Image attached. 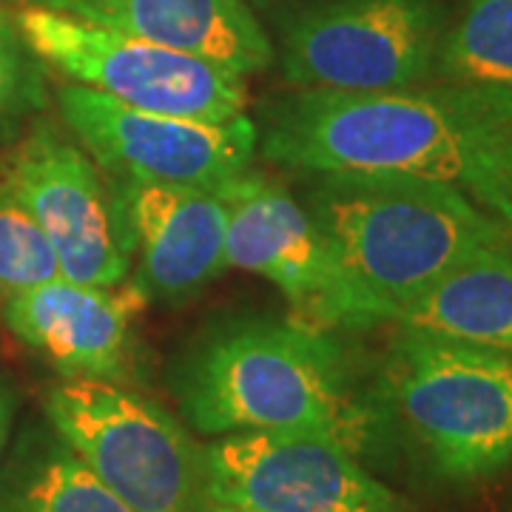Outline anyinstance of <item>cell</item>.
Here are the masks:
<instances>
[{
  "label": "cell",
  "mask_w": 512,
  "mask_h": 512,
  "mask_svg": "<svg viewBox=\"0 0 512 512\" xmlns=\"http://www.w3.org/2000/svg\"><path fill=\"white\" fill-rule=\"evenodd\" d=\"M148 296L128 276L120 285H86L57 276L0 302L3 325L60 379H100L137 387V316Z\"/></svg>",
  "instance_id": "cell-12"
},
{
  "label": "cell",
  "mask_w": 512,
  "mask_h": 512,
  "mask_svg": "<svg viewBox=\"0 0 512 512\" xmlns=\"http://www.w3.org/2000/svg\"><path fill=\"white\" fill-rule=\"evenodd\" d=\"M57 276L63 274L52 242L18 194L0 180V302Z\"/></svg>",
  "instance_id": "cell-19"
},
{
  "label": "cell",
  "mask_w": 512,
  "mask_h": 512,
  "mask_svg": "<svg viewBox=\"0 0 512 512\" xmlns=\"http://www.w3.org/2000/svg\"><path fill=\"white\" fill-rule=\"evenodd\" d=\"M20 390L9 376H0V461L6 456V447L12 439V427L18 419Z\"/></svg>",
  "instance_id": "cell-20"
},
{
  "label": "cell",
  "mask_w": 512,
  "mask_h": 512,
  "mask_svg": "<svg viewBox=\"0 0 512 512\" xmlns=\"http://www.w3.org/2000/svg\"><path fill=\"white\" fill-rule=\"evenodd\" d=\"M117 180V177H114ZM148 299L185 302L228 271L225 202L211 188L117 180Z\"/></svg>",
  "instance_id": "cell-13"
},
{
  "label": "cell",
  "mask_w": 512,
  "mask_h": 512,
  "mask_svg": "<svg viewBox=\"0 0 512 512\" xmlns=\"http://www.w3.org/2000/svg\"><path fill=\"white\" fill-rule=\"evenodd\" d=\"M433 80L512 92V0H464L447 20Z\"/></svg>",
  "instance_id": "cell-17"
},
{
  "label": "cell",
  "mask_w": 512,
  "mask_h": 512,
  "mask_svg": "<svg viewBox=\"0 0 512 512\" xmlns=\"http://www.w3.org/2000/svg\"><path fill=\"white\" fill-rule=\"evenodd\" d=\"M211 504L251 512H407L348 447L313 433H228L202 444Z\"/></svg>",
  "instance_id": "cell-10"
},
{
  "label": "cell",
  "mask_w": 512,
  "mask_h": 512,
  "mask_svg": "<svg viewBox=\"0 0 512 512\" xmlns=\"http://www.w3.org/2000/svg\"><path fill=\"white\" fill-rule=\"evenodd\" d=\"M103 29L205 57L248 77L274 63V43L245 0H26Z\"/></svg>",
  "instance_id": "cell-14"
},
{
  "label": "cell",
  "mask_w": 512,
  "mask_h": 512,
  "mask_svg": "<svg viewBox=\"0 0 512 512\" xmlns=\"http://www.w3.org/2000/svg\"><path fill=\"white\" fill-rule=\"evenodd\" d=\"M0 180L40 222L60 274L86 285H120L134 268V237L117 180L60 128L35 123L9 154Z\"/></svg>",
  "instance_id": "cell-8"
},
{
  "label": "cell",
  "mask_w": 512,
  "mask_h": 512,
  "mask_svg": "<svg viewBox=\"0 0 512 512\" xmlns=\"http://www.w3.org/2000/svg\"><path fill=\"white\" fill-rule=\"evenodd\" d=\"M46 72L20 29L18 15L0 6V143L20 137L26 123L49 106Z\"/></svg>",
  "instance_id": "cell-18"
},
{
  "label": "cell",
  "mask_w": 512,
  "mask_h": 512,
  "mask_svg": "<svg viewBox=\"0 0 512 512\" xmlns=\"http://www.w3.org/2000/svg\"><path fill=\"white\" fill-rule=\"evenodd\" d=\"M302 205L328 245L350 330L393 325L419 296L512 225L464 191L407 174H302Z\"/></svg>",
  "instance_id": "cell-3"
},
{
  "label": "cell",
  "mask_w": 512,
  "mask_h": 512,
  "mask_svg": "<svg viewBox=\"0 0 512 512\" xmlns=\"http://www.w3.org/2000/svg\"><path fill=\"white\" fill-rule=\"evenodd\" d=\"M168 390L194 436L313 433L384 464V436L365 365L336 330L274 316L208 325L171 362Z\"/></svg>",
  "instance_id": "cell-2"
},
{
  "label": "cell",
  "mask_w": 512,
  "mask_h": 512,
  "mask_svg": "<svg viewBox=\"0 0 512 512\" xmlns=\"http://www.w3.org/2000/svg\"><path fill=\"white\" fill-rule=\"evenodd\" d=\"M384 464L439 493H473L512 467V353L393 325L373 362Z\"/></svg>",
  "instance_id": "cell-4"
},
{
  "label": "cell",
  "mask_w": 512,
  "mask_h": 512,
  "mask_svg": "<svg viewBox=\"0 0 512 512\" xmlns=\"http://www.w3.org/2000/svg\"><path fill=\"white\" fill-rule=\"evenodd\" d=\"M441 0H316L282 29L288 89L373 94L413 89L436 72Z\"/></svg>",
  "instance_id": "cell-7"
},
{
  "label": "cell",
  "mask_w": 512,
  "mask_h": 512,
  "mask_svg": "<svg viewBox=\"0 0 512 512\" xmlns=\"http://www.w3.org/2000/svg\"><path fill=\"white\" fill-rule=\"evenodd\" d=\"M211 191L220 194L228 214V268L268 279L285 296L296 322L350 330L345 293L328 245L302 200L254 165Z\"/></svg>",
  "instance_id": "cell-11"
},
{
  "label": "cell",
  "mask_w": 512,
  "mask_h": 512,
  "mask_svg": "<svg viewBox=\"0 0 512 512\" xmlns=\"http://www.w3.org/2000/svg\"><path fill=\"white\" fill-rule=\"evenodd\" d=\"M57 109L77 143L117 180L217 188L256 157L251 114L205 123L123 106L77 83L57 86Z\"/></svg>",
  "instance_id": "cell-9"
},
{
  "label": "cell",
  "mask_w": 512,
  "mask_h": 512,
  "mask_svg": "<svg viewBox=\"0 0 512 512\" xmlns=\"http://www.w3.org/2000/svg\"><path fill=\"white\" fill-rule=\"evenodd\" d=\"M393 325L512 353V228L436 282Z\"/></svg>",
  "instance_id": "cell-15"
},
{
  "label": "cell",
  "mask_w": 512,
  "mask_h": 512,
  "mask_svg": "<svg viewBox=\"0 0 512 512\" xmlns=\"http://www.w3.org/2000/svg\"><path fill=\"white\" fill-rule=\"evenodd\" d=\"M43 419L134 512L208 510L202 444L137 387L60 379L43 393Z\"/></svg>",
  "instance_id": "cell-5"
},
{
  "label": "cell",
  "mask_w": 512,
  "mask_h": 512,
  "mask_svg": "<svg viewBox=\"0 0 512 512\" xmlns=\"http://www.w3.org/2000/svg\"><path fill=\"white\" fill-rule=\"evenodd\" d=\"M205 512H251V510H239V507H225V504H211V501H208V510Z\"/></svg>",
  "instance_id": "cell-21"
},
{
  "label": "cell",
  "mask_w": 512,
  "mask_h": 512,
  "mask_svg": "<svg viewBox=\"0 0 512 512\" xmlns=\"http://www.w3.org/2000/svg\"><path fill=\"white\" fill-rule=\"evenodd\" d=\"M18 23L49 72L123 106L205 123L248 114L245 77L205 57L40 6H23Z\"/></svg>",
  "instance_id": "cell-6"
},
{
  "label": "cell",
  "mask_w": 512,
  "mask_h": 512,
  "mask_svg": "<svg viewBox=\"0 0 512 512\" xmlns=\"http://www.w3.org/2000/svg\"><path fill=\"white\" fill-rule=\"evenodd\" d=\"M254 126L271 165L447 183L512 225V92L441 80L373 94L288 89L259 100Z\"/></svg>",
  "instance_id": "cell-1"
},
{
  "label": "cell",
  "mask_w": 512,
  "mask_h": 512,
  "mask_svg": "<svg viewBox=\"0 0 512 512\" xmlns=\"http://www.w3.org/2000/svg\"><path fill=\"white\" fill-rule=\"evenodd\" d=\"M0 512H134L94 476L49 421L9 439L0 461Z\"/></svg>",
  "instance_id": "cell-16"
}]
</instances>
